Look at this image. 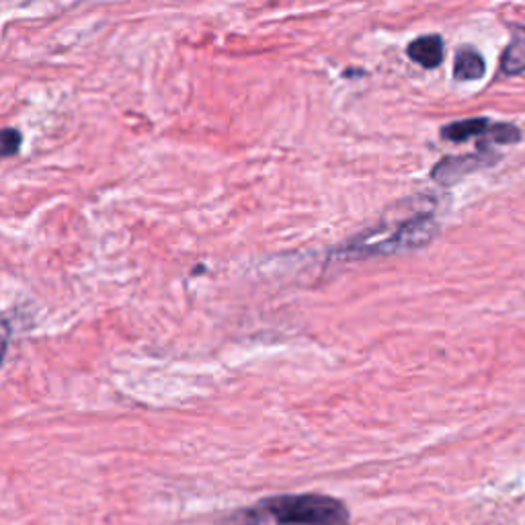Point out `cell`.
Masks as SVG:
<instances>
[{
    "mask_svg": "<svg viewBox=\"0 0 525 525\" xmlns=\"http://www.w3.org/2000/svg\"><path fill=\"white\" fill-rule=\"evenodd\" d=\"M351 525V513L341 499L304 493L261 499L257 505L238 509L218 525Z\"/></svg>",
    "mask_w": 525,
    "mask_h": 525,
    "instance_id": "cell-1",
    "label": "cell"
},
{
    "mask_svg": "<svg viewBox=\"0 0 525 525\" xmlns=\"http://www.w3.org/2000/svg\"><path fill=\"white\" fill-rule=\"evenodd\" d=\"M409 56L423 68H437L443 62V42L439 35H425L409 46Z\"/></svg>",
    "mask_w": 525,
    "mask_h": 525,
    "instance_id": "cell-2",
    "label": "cell"
},
{
    "mask_svg": "<svg viewBox=\"0 0 525 525\" xmlns=\"http://www.w3.org/2000/svg\"><path fill=\"white\" fill-rule=\"evenodd\" d=\"M491 128V121L484 117H474V119H462L456 124H450L443 128V138L454 140V142H464L468 138H478L484 136Z\"/></svg>",
    "mask_w": 525,
    "mask_h": 525,
    "instance_id": "cell-3",
    "label": "cell"
},
{
    "mask_svg": "<svg viewBox=\"0 0 525 525\" xmlns=\"http://www.w3.org/2000/svg\"><path fill=\"white\" fill-rule=\"evenodd\" d=\"M487 64L482 56L472 48H462L454 62V78L456 80H478L484 76Z\"/></svg>",
    "mask_w": 525,
    "mask_h": 525,
    "instance_id": "cell-4",
    "label": "cell"
},
{
    "mask_svg": "<svg viewBox=\"0 0 525 525\" xmlns=\"http://www.w3.org/2000/svg\"><path fill=\"white\" fill-rule=\"evenodd\" d=\"M501 68L505 74H519L525 70V29L513 33L511 44L501 58Z\"/></svg>",
    "mask_w": 525,
    "mask_h": 525,
    "instance_id": "cell-5",
    "label": "cell"
},
{
    "mask_svg": "<svg viewBox=\"0 0 525 525\" xmlns=\"http://www.w3.org/2000/svg\"><path fill=\"white\" fill-rule=\"evenodd\" d=\"M487 142H495V144H513L521 138L519 130L511 124H491L489 132L484 134Z\"/></svg>",
    "mask_w": 525,
    "mask_h": 525,
    "instance_id": "cell-6",
    "label": "cell"
},
{
    "mask_svg": "<svg viewBox=\"0 0 525 525\" xmlns=\"http://www.w3.org/2000/svg\"><path fill=\"white\" fill-rule=\"evenodd\" d=\"M21 132L7 128V130H0V158H9L13 154L19 152L21 148Z\"/></svg>",
    "mask_w": 525,
    "mask_h": 525,
    "instance_id": "cell-7",
    "label": "cell"
},
{
    "mask_svg": "<svg viewBox=\"0 0 525 525\" xmlns=\"http://www.w3.org/2000/svg\"><path fill=\"white\" fill-rule=\"evenodd\" d=\"M9 337H11V329H9V325H7V320L0 318V363H3V357H5V353H7Z\"/></svg>",
    "mask_w": 525,
    "mask_h": 525,
    "instance_id": "cell-8",
    "label": "cell"
}]
</instances>
